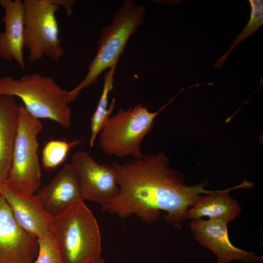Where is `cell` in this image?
<instances>
[{"instance_id":"cell-3","label":"cell","mask_w":263,"mask_h":263,"mask_svg":"<svg viewBox=\"0 0 263 263\" xmlns=\"http://www.w3.org/2000/svg\"><path fill=\"white\" fill-rule=\"evenodd\" d=\"M19 98L27 111L38 119L52 120L63 128L71 124L69 91L61 88L50 76L39 73L19 78H0V95Z\"/></svg>"},{"instance_id":"cell-19","label":"cell","mask_w":263,"mask_h":263,"mask_svg":"<svg viewBox=\"0 0 263 263\" xmlns=\"http://www.w3.org/2000/svg\"><path fill=\"white\" fill-rule=\"evenodd\" d=\"M38 252L33 263H62L51 234L38 239Z\"/></svg>"},{"instance_id":"cell-16","label":"cell","mask_w":263,"mask_h":263,"mask_svg":"<svg viewBox=\"0 0 263 263\" xmlns=\"http://www.w3.org/2000/svg\"><path fill=\"white\" fill-rule=\"evenodd\" d=\"M116 66H114L105 73L102 92L96 109L91 118V135L90 146L93 147L98 133L114 109L115 99L113 98L109 107L108 96L110 91L113 89L114 74Z\"/></svg>"},{"instance_id":"cell-9","label":"cell","mask_w":263,"mask_h":263,"mask_svg":"<svg viewBox=\"0 0 263 263\" xmlns=\"http://www.w3.org/2000/svg\"><path fill=\"white\" fill-rule=\"evenodd\" d=\"M38 248V239L19 225L0 194V263H33Z\"/></svg>"},{"instance_id":"cell-13","label":"cell","mask_w":263,"mask_h":263,"mask_svg":"<svg viewBox=\"0 0 263 263\" xmlns=\"http://www.w3.org/2000/svg\"><path fill=\"white\" fill-rule=\"evenodd\" d=\"M4 11L2 17L4 29L0 33V57L15 61L23 70L25 62L24 47V8L20 0H0Z\"/></svg>"},{"instance_id":"cell-20","label":"cell","mask_w":263,"mask_h":263,"mask_svg":"<svg viewBox=\"0 0 263 263\" xmlns=\"http://www.w3.org/2000/svg\"><path fill=\"white\" fill-rule=\"evenodd\" d=\"M57 3L61 7L63 6L66 10V13L69 16L73 14L72 6L75 3L74 0H56Z\"/></svg>"},{"instance_id":"cell-5","label":"cell","mask_w":263,"mask_h":263,"mask_svg":"<svg viewBox=\"0 0 263 263\" xmlns=\"http://www.w3.org/2000/svg\"><path fill=\"white\" fill-rule=\"evenodd\" d=\"M182 91L155 112L138 104L127 110L121 109L110 116L98 133L99 145L103 153L119 158L141 159L144 156L141 144L150 131L154 119Z\"/></svg>"},{"instance_id":"cell-1","label":"cell","mask_w":263,"mask_h":263,"mask_svg":"<svg viewBox=\"0 0 263 263\" xmlns=\"http://www.w3.org/2000/svg\"><path fill=\"white\" fill-rule=\"evenodd\" d=\"M112 164L118 176L120 192L115 201L102 209L121 218L134 215L142 222L150 224L164 211L166 221L180 229L188 220L189 207L201 197L200 194L216 191L206 189L204 183L186 186L162 152Z\"/></svg>"},{"instance_id":"cell-7","label":"cell","mask_w":263,"mask_h":263,"mask_svg":"<svg viewBox=\"0 0 263 263\" xmlns=\"http://www.w3.org/2000/svg\"><path fill=\"white\" fill-rule=\"evenodd\" d=\"M24 47L30 62L43 57L58 60L64 53L59 36L56 0H24Z\"/></svg>"},{"instance_id":"cell-10","label":"cell","mask_w":263,"mask_h":263,"mask_svg":"<svg viewBox=\"0 0 263 263\" xmlns=\"http://www.w3.org/2000/svg\"><path fill=\"white\" fill-rule=\"evenodd\" d=\"M228 222L221 219H193L190 223L195 239L213 252L217 263H229L238 260L245 263H262L263 256L235 247L230 242L227 232Z\"/></svg>"},{"instance_id":"cell-2","label":"cell","mask_w":263,"mask_h":263,"mask_svg":"<svg viewBox=\"0 0 263 263\" xmlns=\"http://www.w3.org/2000/svg\"><path fill=\"white\" fill-rule=\"evenodd\" d=\"M51 235L62 263H91L101 257V234L84 201L54 217Z\"/></svg>"},{"instance_id":"cell-21","label":"cell","mask_w":263,"mask_h":263,"mask_svg":"<svg viewBox=\"0 0 263 263\" xmlns=\"http://www.w3.org/2000/svg\"><path fill=\"white\" fill-rule=\"evenodd\" d=\"M91 263H105V261L102 258H100L97 260H95L94 262H91Z\"/></svg>"},{"instance_id":"cell-8","label":"cell","mask_w":263,"mask_h":263,"mask_svg":"<svg viewBox=\"0 0 263 263\" xmlns=\"http://www.w3.org/2000/svg\"><path fill=\"white\" fill-rule=\"evenodd\" d=\"M71 164L77 173L84 201L95 202L102 209L117 198L119 178L112 164H99L84 150L74 153Z\"/></svg>"},{"instance_id":"cell-4","label":"cell","mask_w":263,"mask_h":263,"mask_svg":"<svg viewBox=\"0 0 263 263\" xmlns=\"http://www.w3.org/2000/svg\"><path fill=\"white\" fill-rule=\"evenodd\" d=\"M145 13L144 6L132 0L123 1L112 21L102 29L96 53L87 68L85 77L69 91L70 102L75 100L83 89L95 84L104 71L116 66L129 39L144 22Z\"/></svg>"},{"instance_id":"cell-12","label":"cell","mask_w":263,"mask_h":263,"mask_svg":"<svg viewBox=\"0 0 263 263\" xmlns=\"http://www.w3.org/2000/svg\"><path fill=\"white\" fill-rule=\"evenodd\" d=\"M35 195L44 209L53 217L75 201L83 200L78 176L71 163L65 164Z\"/></svg>"},{"instance_id":"cell-14","label":"cell","mask_w":263,"mask_h":263,"mask_svg":"<svg viewBox=\"0 0 263 263\" xmlns=\"http://www.w3.org/2000/svg\"><path fill=\"white\" fill-rule=\"evenodd\" d=\"M19 108L15 97L0 95V186L6 182L11 168Z\"/></svg>"},{"instance_id":"cell-15","label":"cell","mask_w":263,"mask_h":263,"mask_svg":"<svg viewBox=\"0 0 263 263\" xmlns=\"http://www.w3.org/2000/svg\"><path fill=\"white\" fill-rule=\"evenodd\" d=\"M250 183L244 182L238 186L225 190H216L201 197L189 209L188 220L207 216L209 219H221L227 222L234 220L241 211L238 203L228 194L230 190L249 187Z\"/></svg>"},{"instance_id":"cell-17","label":"cell","mask_w":263,"mask_h":263,"mask_svg":"<svg viewBox=\"0 0 263 263\" xmlns=\"http://www.w3.org/2000/svg\"><path fill=\"white\" fill-rule=\"evenodd\" d=\"M251 14L247 25L241 33L232 41L228 51L214 64V69L222 67L227 56L231 51L238 44L249 38L263 24V1L262 0H249Z\"/></svg>"},{"instance_id":"cell-18","label":"cell","mask_w":263,"mask_h":263,"mask_svg":"<svg viewBox=\"0 0 263 263\" xmlns=\"http://www.w3.org/2000/svg\"><path fill=\"white\" fill-rule=\"evenodd\" d=\"M81 142L79 139L70 142L64 139L48 141L42 150L41 161L43 167L52 169L58 167L65 161L70 150Z\"/></svg>"},{"instance_id":"cell-6","label":"cell","mask_w":263,"mask_h":263,"mask_svg":"<svg viewBox=\"0 0 263 263\" xmlns=\"http://www.w3.org/2000/svg\"><path fill=\"white\" fill-rule=\"evenodd\" d=\"M43 128L39 119L19 104L11 168L3 185L35 194L39 188L41 172L38 156V136Z\"/></svg>"},{"instance_id":"cell-11","label":"cell","mask_w":263,"mask_h":263,"mask_svg":"<svg viewBox=\"0 0 263 263\" xmlns=\"http://www.w3.org/2000/svg\"><path fill=\"white\" fill-rule=\"evenodd\" d=\"M0 194L9 206L17 223L27 233L38 239L51 234L54 217L44 209L35 194L5 185L0 186Z\"/></svg>"}]
</instances>
